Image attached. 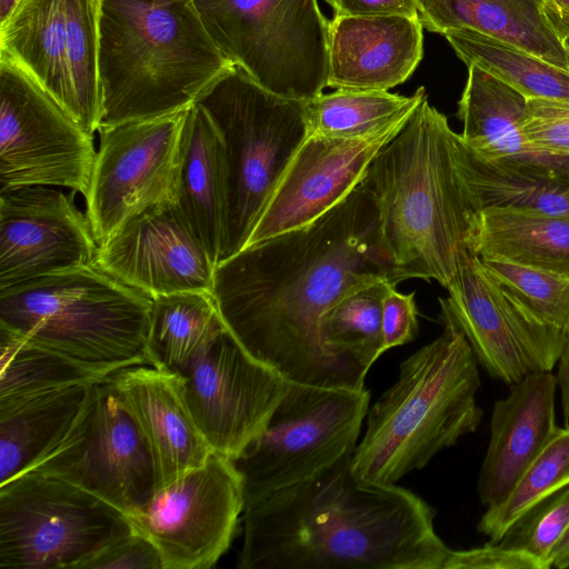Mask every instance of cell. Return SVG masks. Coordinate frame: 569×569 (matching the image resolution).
I'll return each mask as SVG.
<instances>
[{
    "mask_svg": "<svg viewBox=\"0 0 569 569\" xmlns=\"http://www.w3.org/2000/svg\"><path fill=\"white\" fill-rule=\"evenodd\" d=\"M92 385L0 400V485L32 470L63 441Z\"/></svg>",
    "mask_w": 569,
    "mask_h": 569,
    "instance_id": "26",
    "label": "cell"
},
{
    "mask_svg": "<svg viewBox=\"0 0 569 569\" xmlns=\"http://www.w3.org/2000/svg\"><path fill=\"white\" fill-rule=\"evenodd\" d=\"M409 118L359 137L309 133L262 208L244 247L307 226L343 200Z\"/></svg>",
    "mask_w": 569,
    "mask_h": 569,
    "instance_id": "17",
    "label": "cell"
},
{
    "mask_svg": "<svg viewBox=\"0 0 569 569\" xmlns=\"http://www.w3.org/2000/svg\"><path fill=\"white\" fill-rule=\"evenodd\" d=\"M439 299L468 340L487 373L508 386L552 371L567 333L540 323L495 281L480 258L463 251L456 274Z\"/></svg>",
    "mask_w": 569,
    "mask_h": 569,
    "instance_id": "15",
    "label": "cell"
},
{
    "mask_svg": "<svg viewBox=\"0 0 569 569\" xmlns=\"http://www.w3.org/2000/svg\"><path fill=\"white\" fill-rule=\"evenodd\" d=\"M557 387L551 371L535 372L495 402L477 485L481 503L500 502L555 433Z\"/></svg>",
    "mask_w": 569,
    "mask_h": 569,
    "instance_id": "22",
    "label": "cell"
},
{
    "mask_svg": "<svg viewBox=\"0 0 569 569\" xmlns=\"http://www.w3.org/2000/svg\"><path fill=\"white\" fill-rule=\"evenodd\" d=\"M569 485V426L558 427L521 473L511 490L498 503L489 506L477 530L490 541L499 542L531 508Z\"/></svg>",
    "mask_w": 569,
    "mask_h": 569,
    "instance_id": "35",
    "label": "cell"
},
{
    "mask_svg": "<svg viewBox=\"0 0 569 569\" xmlns=\"http://www.w3.org/2000/svg\"><path fill=\"white\" fill-rule=\"evenodd\" d=\"M0 54L27 71L71 114L66 0H21L0 23Z\"/></svg>",
    "mask_w": 569,
    "mask_h": 569,
    "instance_id": "27",
    "label": "cell"
},
{
    "mask_svg": "<svg viewBox=\"0 0 569 569\" xmlns=\"http://www.w3.org/2000/svg\"><path fill=\"white\" fill-rule=\"evenodd\" d=\"M470 249L569 278V220L516 209L486 208L472 222Z\"/></svg>",
    "mask_w": 569,
    "mask_h": 569,
    "instance_id": "28",
    "label": "cell"
},
{
    "mask_svg": "<svg viewBox=\"0 0 569 569\" xmlns=\"http://www.w3.org/2000/svg\"><path fill=\"white\" fill-rule=\"evenodd\" d=\"M243 509L239 471L212 452L127 518L154 545L163 569H207L229 549Z\"/></svg>",
    "mask_w": 569,
    "mask_h": 569,
    "instance_id": "14",
    "label": "cell"
},
{
    "mask_svg": "<svg viewBox=\"0 0 569 569\" xmlns=\"http://www.w3.org/2000/svg\"><path fill=\"white\" fill-rule=\"evenodd\" d=\"M502 290L542 325L569 332V278L498 258L480 259Z\"/></svg>",
    "mask_w": 569,
    "mask_h": 569,
    "instance_id": "37",
    "label": "cell"
},
{
    "mask_svg": "<svg viewBox=\"0 0 569 569\" xmlns=\"http://www.w3.org/2000/svg\"><path fill=\"white\" fill-rule=\"evenodd\" d=\"M110 383L150 452L156 491L203 465L213 452L189 411L181 373L139 365L111 375Z\"/></svg>",
    "mask_w": 569,
    "mask_h": 569,
    "instance_id": "20",
    "label": "cell"
},
{
    "mask_svg": "<svg viewBox=\"0 0 569 569\" xmlns=\"http://www.w3.org/2000/svg\"><path fill=\"white\" fill-rule=\"evenodd\" d=\"M227 329L211 292L156 297L147 341L149 365L181 373Z\"/></svg>",
    "mask_w": 569,
    "mask_h": 569,
    "instance_id": "30",
    "label": "cell"
},
{
    "mask_svg": "<svg viewBox=\"0 0 569 569\" xmlns=\"http://www.w3.org/2000/svg\"><path fill=\"white\" fill-rule=\"evenodd\" d=\"M569 528V485L545 498L508 529L501 545L552 567V552Z\"/></svg>",
    "mask_w": 569,
    "mask_h": 569,
    "instance_id": "38",
    "label": "cell"
},
{
    "mask_svg": "<svg viewBox=\"0 0 569 569\" xmlns=\"http://www.w3.org/2000/svg\"><path fill=\"white\" fill-rule=\"evenodd\" d=\"M222 54L264 89L309 100L328 87L329 20L317 0H193Z\"/></svg>",
    "mask_w": 569,
    "mask_h": 569,
    "instance_id": "8",
    "label": "cell"
},
{
    "mask_svg": "<svg viewBox=\"0 0 569 569\" xmlns=\"http://www.w3.org/2000/svg\"><path fill=\"white\" fill-rule=\"evenodd\" d=\"M443 569H548L536 557L500 542L467 550H451Z\"/></svg>",
    "mask_w": 569,
    "mask_h": 569,
    "instance_id": "41",
    "label": "cell"
},
{
    "mask_svg": "<svg viewBox=\"0 0 569 569\" xmlns=\"http://www.w3.org/2000/svg\"><path fill=\"white\" fill-rule=\"evenodd\" d=\"M522 131L536 149L569 158V101L527 99Z\"/></svg>",
    "mask_w": 569,
    "mask_h": 569,
    "instance_id": "39",
    "label": "cell"
},
{
    "mask_svg": "<svg viewBox=\"0 0 569 569\" xmlns=\"http://www.w3.org/2000/svg\"><path fill=\"white\" fill-rule=\"evenodd\" d=\"M96 153L93 134L0 54V192L47 186L84 196Z\"/></svg>",
    "mask_w": 569,
    "mask_h": 569,
    "instance_id": "11",
    "label": "cell"
},
{
    "mask_svg": "<svg viewBox=\"0 0 569 569\" xmlns=\"http://www.w3.org/2000/svg\"><path fill=\"white\" fill-rule=\"evenodd\" d=\"M435 516L412 491L357 476L349 453L244 506L238 567L443 569Z\"/></svg>",
    "mask_w": 569,
    "mask_h": 569,
    "instance_id": "2",
    "label": "cell"
},
{
    "mask_svg": "<svg viewBox=\"0 0 569 569\" xmlns=\"http://www.w3.org/2000/svg\"><path fill=\"white\" fill-rule=\"evenodd\" d=\"M61 189L0 192V289L96 261L90 220Z\"/></svg>",
    "mask_w": 569,
    "mask_h": 569,
    "instance_id": "18",
    "label": "cell"
},
{
    "mask_svg": "<svg viewBox=\"0 0 569 569\" xmlns=\"http://www.w3.org/2000/svg\"><path fill=\"white\" fill-rule=\"evenodd\" d=\"M381 323L383 352L413 341L419 332L415 292L400 293L390 287L382 299Z\"/></svg>",
    "mask_w": 569,
    "mask_h": 569,
    "instance_id": "42",
    "label": "cell"
},
{
    "mask_svg": "<svg viewBox=\"0 0 569 569\" xmlns=\"http://www.w3.org/2000/svg\"><path fill=\"white\" fill-rule=\"evenodd\" d=\"M110 376L0 326V400L92 385Z\"/></svg>",
    "mask_w": 569,
    "mask_h": 569,
    "instance_id": "32",
    "label": "cell"
},
{
    "mask_svg": "<svg viewBox=\"0 0 569 569\" xmlns=\"http://www.w3.org/2000/svg\"><path fill=\"white\" fill-rule=\"evenodd\" d=\"M422 57L419 16L333 17L329 22L328 87L388 91L403 83Z\"/></svg>",
    "mask_w": 569,
    "mask_h": 569,
    "instance_id": "21",
    "label": "cell"
},
{
    "mask_svg": "<svg viewBox=\"0 0 569 569\" xmlns=\"http://www.w3.org/2000/svg\"><path fill=\"white\" fill-rule=\"evenodd\" d=\"M442 36L467 67L483 69L527 99L569 101V70L470 29H452Z\"/></svg>",
    "mask_w": 569,
    "mask_h": 569,
    "instance_id": "31",
    "label": "cell"
},
{
    "mask_svg": "<svg viewBox=\"0 0 569 569\" xmlns=\"http://www.w3.org/2000/svg\"><path fill=\"white\" fill-rule=\"evenodd\" d=\"M562 46L565 48L568 61H569V36L561 38Z\"/></svg>",
    "mask_w": 569,
    "mask_h": 569,
    "instance_id": "48",
    "label": "cell"
},
{
    "mask_svg": "<svg viewBox=\"0 0 569 569\" xmlns=\"http://www.w3.org/2000/svg\"><path fill=\"white\" fill-rule=\"evenodd\" d=\"M335 17H361L382 14L418 16L415 0H323Z\"/></svg>",
    "mask_w": 569,
    "mask_h": 569,
    "instance_id": "43",
    "label": "cell"
},
{
    "mask_svg": "<svg viewBox=\"0 0 569 569\" xmlns=\"http://www.w3.org/2000/svg\"><path fill=\"white\" fill-rule=\"evenodd\" d=\"M459 158L476 211L503 208L569 220V176L513 161L487 160L459 138Z\"/></svg>",
    "mask_w": 569,
    "mask_h": 569,
    "instance_id": "29",
    "label": "cell"
},
{
    "mask_svg": "<svg viewBox=\"0 0 569 569\" xmlns=\"http://www.w3.org/2000/svg\"><path fill=\"white\" fill-rule=\"evenodd\" d=\"M366 388L287 381L266 428L233 460L244 506L353 453L369 409Z\"/></svg>",
    "mask_w": 569,
    "mask_h": 569,
    "instance_id": "9",
    "label": "cell"
},
{
    "mask_svg": "<svg viewBox=\"0 0 569 569\" xmlns=\"http://www.w3.org/2000/svg\"><path fill=\"white\" fill-rule=\"evenodd\" d=\"M94 263L152 298L212 293L216 264L177 202L130 218L99 246Z\"/></svg>",
    "mask_w": 569,
    "mask_h": 569,
    "instance_id": "19",
    "label": "cell"
},
{
    "mask_svg": "<svg viewBox=\"0 0 569 569\" xmlns=\"http://www.w3.org/2000/svg\"><path fill=\"white\" fill-rule=\"evenodd\" d=\"M548 0H415L423 29H470L569 70L562 42L545 13Z\"/></svg>",
    "mask_w": 569,
    "mask_h": 569,
    "instance_id": "25",
    "label": "cell"
},
{
    "mask_svg": "<svg viewBox=\"0 0 569 569\" xmlns=\"http://www.w3.org/2000/svg\"><path fill=\"white\" fill-rule=\"evenodd\" d=\"M176 202L217 266L226 237L227 163L222 138L198 103L187 109Z\"/></svg>",
    "mask_w": 569,
    "mask_h": 569,
    "instance_id": "24",
    "label": "cell"
},
{
    "mask_svg": "<svg viewBox=\"0 0 569 569\" xmlns=\"http://www.w3.org/2000/svg\"><path fill=\"white\" fill-rule=\"evenodd\" d=\"M305 100L278 96L231 64L198 98L224 146L228 208L220 261L240 251L309 136Z\"/></svg>",
    "mask_w": 569,
    "mask_h": 569,
    "instance_id": "7",
    "label": "cell"
},
{
    "mask_svg": "<svg viewBox=\"0 0 569 569\" xmlns=\"http://www.w3.org/2000/svg\"><path fill=\"white\" fill-rule=\"evenodd\" d=\"M423 87L405 97L381 90L336 89L305 100L309 132L359 137L409 118L426 97Z\"/></svg>",
    "mask_w": 569,
    "mask_h": 569,
    "instance_id": "33",
    "label": "cell"
},
{
    "mask_svg": "<svg viewBox=\"0 0 569 569\" xmlns=\"http://www.w3.org/2000/svg\"><path fill=\"white\" fill-rule=\"evenodd\" d=\"M543 10L560 40L569 36V9L558 6L552 0H548Z\"/></svg>",
    "mask_w": 569,
    "mask_h": 569,
    "instance_id": "45",
    "label": "cell"
},
{
    "mask_svg": "<svg viewBox=\"0 0 569 569\" xmlns=\"http://www.w3.org/2000/svg\"><path fill=\"white\" fill-rule=\"evenodd\" d=\"M21 0H0V23L3 22Z\"/></svg>",
    "mask_w": 569,
    "mask_h": 569,
    "instance_id": "47",
    "label": "cell"
},
{
    "mask_svg": "<svg viewBox=\"0 0 569 569\" xmlns=\"http://www.w3.org/2000/svg\"><path fill=\"white\" fill-rule=\"evenodd\" d=\"M527 98L500 79L470 64L458 102L465 143L487 160L513 161L569 176V158L549 154L529 143L522 120Z\"/></svg>",
    "mask_w": 569,
    "mask_h": 569,
    "instance_id": "23",
    "label": "cell"
},
{
    "mask_svg": "<svg viewBox=\"0 0 569 569\" xmlns=\"http://www.w3.org/2000/svg\"><path fill=\"white\" fill-rule=\"evenodd\" d=\"M132 526L113 506L36 470L0 485V568L82 569Z\"/></svg>",
    "mask_w": 569,
    "mask_h": 569,
    "instance_id": "10",
    "label": "cell"
},
{
    "mask_svg": "<svg viewBox=\"0 0 569 569\" xmlns=\"http://www.w3.org/2000/svg\"><path fill=\"white\" fill-rule=\"evenodd\" d=\"M187 109L100 127L86 213L99 246L151 206L176 202Z\"/></svg>",
    "mask_w": 569,
    "mask_h": 569,
    "instance_id": "12",
    "label": "cell"
},
{
    "mask_svg": "<svg viewBox=\"0 0 569 569\" xmlns=\"http://www.w3.org/2000/svg\"><path fill=\"white\" fill-rule=\"evenodd\" d=\"M82 569H163V563L154 545L132 528L90 558Z\"/></svg>",
    "mask_w": 569,
    "mask_h": 569,
    "instance_id": "40",
    "label": "cell"
},
{
    "mask_svg": "<svg viewBox=\"0 0 569 569\" xmlns=\"http://www.w3.org/2000/svg\"><path fill=\"white\" fill-rule=\"evenodd\" d=\"M152 300L93 262L0 289V326L113 375L149 365Z\"/></svg>",
    "mask_w": 569,
    "mask_h": 569,
    "instance_id": "6",
    "label": "cell"
},
{
    "mask_svg": "<svg viewBox=\"0 0 569 569\" xmlns=\"http://www.w3.org/2000/svg\"><path fill=\"white\" fill-rule=\"evenodd\" d=\"M552 1L560 7L569 9V0H552Z\"/></svg>",
    "mask_w": 569,
    "mask_h": 569,
    "instance_id": "49",
    "label": "cell"
},
{
    "mask_svg": "<svg viewBox=\"0 0 569 569\" xmlns=\"http://www.w3.org/2000/svg\"><path fill=\"white\" fill-rule=\"evenodd\" d=\"M440 319L441 333L400 362L396 382L368 409L352 453L355 473L367 481L397 483L481 422L478 361L445 308Z\"/></svg>",
    "mask_w": 569,
    "mask_h": 569,
    "instance_id": "5",
    "label": "cell"
},
{
    "mask_svg": "<svg viewBox=\"0 0 569 569\" xmlns=\"http://www.w3.org/2000/svg\"><path fill=\"white\" fill-rule=\"evenodd\" d=\"M231 64L193 0L99 1L100 127L183 111Z\"/></svg>",
    "mask_w": 569,
    "mask_h": 569,
    "instance_id": "4",
    "label": "cell"
},
{
    "mask_svg": "<svg viewBox=\"0 0 569 569\" xmlns=\"http://www.w3.org/2000/svg\"><path fill=\"white\" fill-rule=\"evenodd\" d=\"M99 1L66 0L67 58L72 87V117L90 134L99 130Z\"/></svg>",
    "mask_w": 569,
    "mask_h": 569,
    "instance_id": "36",
    "label": "cell"
},
{
    "mask_svg": "<svg viewBox=\"0 0 569 569\" xmlns=\"http://www.w3.org/2000/svg\"><path fill=\"white\" fill-rule=\"evenodd\" d=\"M32 470L74 485L126 517L137 512L156 492L150 452L117 399L110 377L91 386L69 435Z\"/></svg>",
    "mask_w": 569,
    "mask_h": 569,
    "instance_id": "13",
    "label": "cell"
},
{
    "mask_svg": "<svg viewBox=\"0 0 569 569\" xmlns=\"http://www.w3.org/2000/svg\"><path fill=\"white\" fill-rule=\"evenodd\" d=\"M557 385L560 389L565 426H569V332L558 360Z\"/></svg>",
    "mask_w": 569,
    "mask_h": 569,
    "instance_id": "44",
    "label": "cell"
},
{
    "mask_svg": "<svg viewBox=\"0 0 569 569\" xmlns=\"http://www.w3.org/2000/svg\"><path fill=\"white\" fill-rule=\"evenodd\" d=\"M392 286L379 281L358 289L328 309L320 322L326 348L361 378L382 350V299Z\"/></svg>",
    "mask_w": 569,
    "mask_h": 569,
    "instance_id": "34",
    "label": "cell"
},
{
    "mask_svg": "<svg viewBox=\"0 0 569 569\" xmlns=\"http://www.w3.org/2000/svg\"><path fill=\"white\" fill-rule=\"evenodd\" d=\"M459 138L426 96L360 182L375 200L399 281L432 279L446 288L470 249L477 211L460 166Z\"/></svg>",
    "mask_w": 569,
    "mask_h": 569,
    "instance_id": "3",
    "label": "cell"
},
{
    "mask_svg": "<svg viewBox=\"0 0 569 569\" xmlns=\"http://www.w3.org/2000/svg\"><path fill=\"white\" fill-rule=\"evenodd\" d=\"M552 567L569 569V528L553 549Z\"/></svg>",
    "mask_w": 569,
    "mask_h": 569,
    "instance_id": "46",
    "label": "cell"
},
{
    "mask_svg": "<svg viewBox=\"0 0 569 569\" xmlns=\"http://www.w3.org/2000/svg\"><path fill=\"white\" fill-rule=\"evenodd\" d=\"M379 281L398 284L371 193L359 183L311 223L244 247L214 268L212 296L231 333L295 382L362 389L323 345L325 312Z\"/></svg>",
    "mask_w": 569,
    "mask_h": 569,
    "instance_id": "1",
    "label": "cell"
},
{
    "mask_svg": "<svg viewBox=\"0 0 569 569\" xmlns=\"http://www.w3.org/2000/svg\"><path fill=\"white\" fill-rule=\"evenodd\" d=\"M181 375L198 430L213 452L232 461L266 428L288 381L229 329Z\"/></svg>",
    "mask_w": 569,
    "mask_h": 569,
    "instance_id": "16",
    "label": "cell"
}]
</instances>
